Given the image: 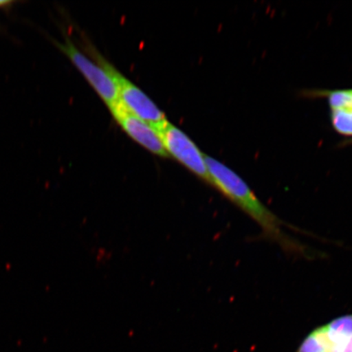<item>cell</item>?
<instances>
[{
    "mask_svg": "<svg viewBox=\"0 0 352 352\" xmlns=\"http://www.w3.org/2000/svg\"><path fill=\"white\" fill-rule=\"evenodd\" d=\"M209 183L252 218L267 239L276 242L286 252L306 254L305 246L288 236L285 224L255 195L245 180L214 158L206 156Z\"/></svg>",
    "mask_w": 352,
    "mask_h": 352,
    "instance_id": "obj_1",
    "label": "cell"
},
{
    "mask_svg": "<svg viewBox=\"0 0 352 352\" xmlns=\"http://www.w3.org/2000/svg\"><path fill=\"white\" fill-rule=\"evenodd\" d=\"M99 64L107 70L116 82L118 98L129 111L138 117L156 131L162 129L169 122L164 113L153 102L144 92L122 76L113 65L98 57Z\"/></svg>",
    "mask_w": 352,
    "mask_h": 352,
    "instance_id": "obj_2",
    "label": "cell"
},
{
    "mask_svg": "<svg viewBox=\"0 0 352 352\" xmlns=\"http://www.w3.org/2000/svg\"><path fill=\"white\" fill-rule=\"evenodd\" d=\"M294 352H352V314L311 330Z\"/></svg>",
    "mask_w": 352,
    "mask_h": 352,
    "instance_id": "obj_3",
    "label": "cell"
},
{
    "mask_svg": "<svg viewBox=\"0 0 352 352\" xmlns=\"http://www.w3.org/2000/svg\"><path fill=\"white\" fill-rule=\"evenodd\" d=\"M56 45L69 57L108 107L120 101L116 82L102 65L88 58L67 37L64 43L56 42Z\"/></svg>",
    "mask_w": 352,
    "mask_h": 352,
    "instance_id": "obj_4",
    "label": "cell"
},
{
    "mask_svg": "<svg viewBox=\"0 0 352 352\" xmlns=\"http://www.w3.org/2000/svg\"><path fill=\"white\" fill-rule=\"evenodd\" d=\"M157 131L167 155L170 154L192 173L209 182L206 155L184 132L170 122Z\"/></svg>",
    "mask_w": 352,
    "mask_h": 352,
    "instance_id": "obj_5",
    "label": "cell"
},
{
    "mask_svg": "<svg viewBox=\"0 0 352 352\" xmlns=\"http://www.w3.org/2000/svg\"><path fill=\"white\" fill-rule=\"evenodd\" d=\"M109 108L118 125L135 142L156 155L167 157L160 136L153 126L129 111L120 100Z\"/></svg>",
    "mask_w": 352,
    "mask_h": 352,
    "instance_id": "obj_6",
    "label": "cell"
},
{
    "mask_svg": "<svg viewBox=\"0 0 352 352\" xmlns=\"http://www.w3.org/2000/svg\"><path fill=\"white\" fill-rule=\"evenodd\" d=\"M331 122L338 133L352 136V107L331 110Z\"/></svg>",
    "mask_w": 352,
    "mask_h": 352,
    "instance_id": "obj_7",
    "label": "cell"
},
{
    "mask_svg": "<svg viewBox=\"0 0 352 352\" xmlns=\"http://www.w3.org/2000/svg\"><path fill=\"white\" fill-rule=\"evenodd\" d=\"M331 110L352 107V90H333L324 91Z\"/></svg>",
    "mask_w": 352,
    "mask_h": 352,
    "instance_id": "obj_8",
    "label": "cell"
},
{
    "mask_svg": "<svg viewBox=\"0 0 352 352\" xmlns=\"http://www.w3.org/2000/svg\"><path fill=\"white\" fill-rule=\"evenodd\" d=\"M14 2L12 1H0V8H6L12 6Z\"/></svg>",
    "mask_w": 352,
    "mask_h": 352,
    "instance_id": "obj_9",
    "label": "cell"
}]
</instances>
